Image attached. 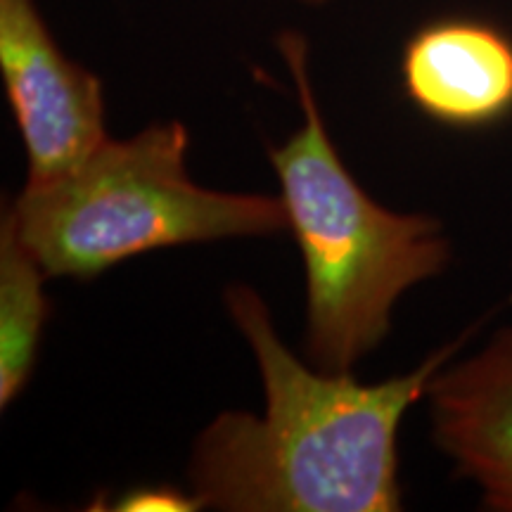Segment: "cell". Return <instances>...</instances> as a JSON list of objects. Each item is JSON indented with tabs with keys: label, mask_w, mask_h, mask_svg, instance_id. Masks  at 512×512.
Here are the masks:
<instances>
[{
	"label": "cell",
	"mask_w": 512,
	"mask_h": 512,
	"mask_svg": "<svg viewBox=\"0 0 512 512\" xmlns=\"http://www.w3.org/2000/svg\"><path fill=\"white\" fill-rule=\"evenodd\" d=\"M235 325L259 363L266 413H221L190 463L202 508L238 512H394L401 508L396 434L467 337L411 375L361 384L349 373L309 370L275 335L254 290L226 292Z\"/></svg>",
	"instance_id": "obj_1"
},
{
	"label": "cell",
	"mask_w": 512,
	"mask_h": 512,
	"mask_svg": "<svg viewBox=\"0 0 512 512\" xmlns=\"http://www.w3.org/2000/svg\"><path fill=\"white\" fill-rule=\"evenodd\" d=\"M278 48L304 110V126L273 147L271 162L306 266V349L320 370L349 373L392 328L396 299L441 273L448 242L430 216L384 209L356 183L320 117L306 41L285 31Z\"/></svg>",
	"instance_id": "obj_2"
},
{
	"label": "cell",
	"mask_w": 512,
	"mask_h": 512,
	"mask_svg": "<svg viewBox=\"0 0 512 512\" xmlns=\"http://www.w3.org/2000/svg\"><path fill=\"white\" fill-rule=\"evenodd\" d=\"M188 131L155 124L107 138L74 171L27 185L5 214L48 278H95L152 249L283 233V200L216 192L185 171Z\"/></svg>",
	"instance_id": "obj_3"
},
{
	"label": "cell",
	"mask_w": 512,
	"mask_h": 512,
	"mask_svg": "<svg viewBox=\"0 0 512 512\" xmlns=\"http://www.w3.org/2000/svg\"><path fill=\"white\" fill-rule=\"evenodd\" d=\"M0 74L27 150V185L69 174L107 140L100 79L62 53L34 0H0Z\"/></svg>",
	"instance_id": "obj_4"
},
{
	"label": "cell",
	"mask_w": 512,
	"mask_h": 512,
	"mask_svg": "<svg viewBox=\"0 0 512 512\" xmlns=\"http://www.w3.org/2000/svg\"><path fill=\"white\" fill-rule=\"evenodd\" d=\"M408 100L453 128H482L512 112V38L477 19H439L401 55Z\"/></svg>",
	"instance_id": "obj_5"
},
{
	"label": "cell",
	"mask_w": 512,
	"mask_h": 512,
	"mask_svg": "<svg viewBox=\"0 0 512 512\" xmlns=\"http://www.w3.org/2000/svg\"><path fill=\"white\" fill-rule=\"evenodd\" d=\"M434 439L484 505L512 512V328L430 384Z\"/></svg>",
	"instance_id": "obj_6"
},
{
	"label": "cell",
	"mask_w": 512,
	"mask_h": 512,
	"mask_svg": "<svg viewBox=\"0 0 512 512\" xmlns=\"http://www.w3.org/2000/svg\"><path fill=\"white\" fill-rule=\"evenodd\" d=\"M48 275L19 240L8 216L0 230V406L8 408L34 370L48 299Z\"/></svg>",
	"instance_id": "obj_7"
},
{
	"label": "cell",
	"mask_w": 512,
	"mask_h": 512,
	"mask_svg": "<svg viewBox=\"0 0 512 512\" xmlns=\"http://www.w3.org/2000/svg\"><path fill=\"white\" fill-rule=\"evenodd\" d=\"M202 503L174 489H136L124 496L117 510H197Z\"/></svg>",
	"instance_id": "obj_8"
},
{
	"label": "cell",
	"mask_w": 512,
	"mask_h": 512,
	"mask_svg": "<svg viewBox=\"0 0 512 512\" xmlns=\"http://www.w3.org/2000/svg\"><path fill=\"white\" fill-rule=\"evenodd\" d=\"M306 3H325V0H306Z\"/></svg>",
	"instance_id": "obj_9"
}]
</instances>
